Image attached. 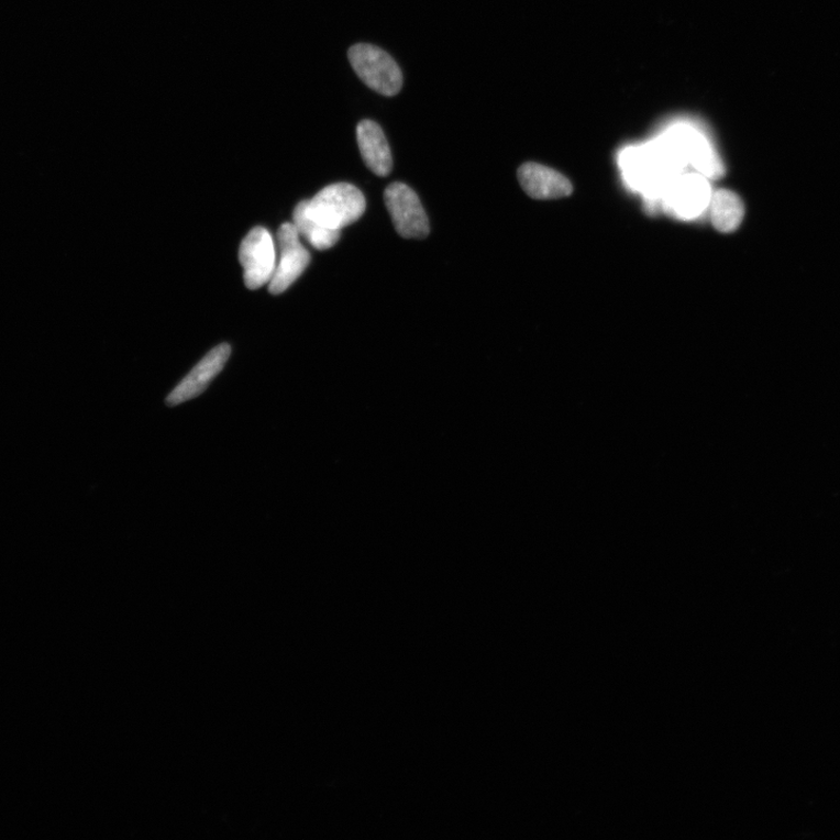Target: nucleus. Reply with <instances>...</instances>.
<instances>
[{
    "label": "nucleus",
    "instance_id": "39448f33",
    "mask_svg": "<svg viewBox=\"0 0 840 840\" xmlns=\"http://www.w3.org/2000/svg\"><path fill=\"white\" fill-rule=\"evenodd\" d=\"M280 258L270 280L269 291L280 295L302 275L310 264V253L299 241V233L294 223H284L277 234Z\"/></svg>",
    "mask_w": 840,
    "mask_h": 840
},
{
    "label": "nucleus",
    "instance_id": "f03ea898",
    "mask_svg": "<svg viewBox=\"0 0 840 840\" xmlns=\"http://www.w3.org/2000/svg\"><path fill=\"white\" fill-rule=\"evenodd\" d=\"M349 59L358 78L385 97H395L404 86V75L393 57L376 46L357 44Z\"/></svg>",
    "mask_w": 840,
    "mask_h": 840
},
{
    "label": "nucleus",
    "instance_id": "20e7f679",
    "mask_svg": "<svg viewBox=\"0 0 840 840\" xmlns=\"http://www.w3.org/2000/svg\"><path fill=\"white\" fill-rule=\"evenodd\" d=\"M385 201L397 233L405 239H425L429 219L415 190L402 183L387 187Z\"/></svg>",
    "mask_w": 840,
    "mask_h": 840
},
{
    "label": "nucleus",
    "instance_id": "9b49d317",
    "mask_svg": "<svg viewBox=\"0 0 840 840\" xmlns=\"http://www.w3.org/2000/svg\"><path fill=\"white\" fill-rule=\"evenodd\" d=\"M294 224L299 235L308 240L314 250L324 252L331 250L340 240L341 232L333 231L318 223L308 213L307 201H301L294 212Z\"/></svg>",
    "mask_w": 840,
    "mask_h": 840
},
{
    "label": "nucleus",
    "instance_id": "423d86ee",
    "mask_svg": "<svg viewBox=\"0 0 840 840\" xmlns=\"http://www.w3.org/2000/svg\"><path fill=\"white\" fill-rule=\"evenodd\" d=\"M231 353L232 349L228 343H222V345L210 351L194 371L180 382L178 387L169 394L166 405L168 407H176L201 395L210 382L224 368Z\"/></svg>",
    "mask_w": 840,
    "mask_h": 840
},
{
    "label": "nucleus",
    "instance_id": "9d476101",
    "mask_svg": "<svg viewBox=\"0 0 840 840\" xmlns=\"http://www.w3.org/2000/svg\"><path fill=\"white\" fill-rule=\"evenodd\" d=\"M709 205L711 221L718 232L737 231L744 217V206L736 194L720 189L711 197Z\"/></svg>",
    "mask_w": 840,
    "mask_h": 840
},
{
    "label": "nucleus",
    "instance_id": "f257e3e1",
    "mask_svg": "<svg viewBox=\"0 0 840 840\" xmlns=\"http://www.w3.org/2000/svg\"><path fill=\"white\" fill-rule=\"evenodd\" d=\"M307 209L311 219L341 232L365 214L366 198L354 185L340 183L321 189L307 201Z\"/></svg>",
    "mask_w": 840,
    "mask_h": 840
},
{
    "label": "nucleus",
    "instance_id": "7ed1b4c3",
    "mask_svg": "<svg viewBox=\"0 0 840 840\" xmlns=\"http://www.w3.org/2000/svg\"><path fill=\"white\" fill-rule=\"evenodd\" d=\"M240 262L247 289L257 290L273 279L277 266L276 250L273 236L265 228H254L242 241Z\"/></svg>",
    "mask_w": 840,
    "mask_h": 840
},
{
    "label": "nucleus",
    "instance_id": "0eeeda50",
    "mask_svg": "<svg viewBox=\"0 0 840 840\" xmlns=\"http://www.w3.org/2000/svg\"><path fill=\"white\" fill-rule=\"evenodd\" d=\"M518 178L524 192L532 199L555 200L574 192L570 180L557 170L537 163L522 165Z\"/></svg>",
    "mask_w": 840,
    "mask_h": 840
},
{
    "label": "nucleus",
    "instance_id": "6e6552de",
    "mask_svg": "<svg viewBox=\"0 0 840 840\" xmlns=\"http://www.w3.org/2000/svg\"><path fill=\"white\" fill-rule=\"evenodd\" d=\"M667 206L681 218L690 219L710 203V187L700 176L676 178L664 195Z\"/></svg>",
    "mask_w": 840,
    "mask_h": 840
},
{
    "label": "nucleus",
    "instance_id": "1a4fd4ad",
    "mask_svg": "<svg viewBox=\"0 0 840 840\" xmlns=\"http://www.w3.org/2000/svg\"><path fill=\"white\" fill-rule=\"evenodd\" d=\"M357 144L365 164L378 177H387L393 169V156L385 132L373 121H362L356 130Z\"/></svg>",
    "mask_w": 840,
    "mask_h": 840
}]
</instances>
